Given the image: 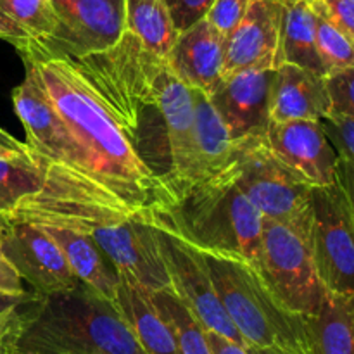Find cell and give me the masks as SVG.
Wrapping results in <instances>:
<instances>
[{
    "label": "cell",
    "mask_w": 354,
    "mask_h": 354,
    "mask_svg": "<svg viewBox=\"0 0 354 354\" xmlns=\"http://www.w3.org/2000/svg\"><path fill=\"white\" fill-rule=\"evenodd\" d=\"M31 59L62 120L92 158L102 185L133 211H165L173 197L138 158L102 100L66 59Z\"/></svg>",
    "instance_id": "6da1fadb"
},
{
    "label": "cell",
    "mask_w": 354,
    "mask_h": 354,
    "mask_svg": "<svg viewBox=\"0 0 354 354\" xmlns=\"http://www.w3.org/2000/svg\"><path fill=\"white\" fill-rule=\"evenodd\" d=\"M145 354L116 304L82 286L23 301L16 354Z\"/></svg>",
    "instance_id": "7a4b0ae2"
},
{
    "label": "cell",
    "mask_w": 354,
    "mask_h": 354,
    "mask_svg": "<svg viewBox=\"0 0 354 354\" xmlns=\"http://www.w3.org/2000/svg\"><path fill=\"white\" fill-rule=\"evenodd\" d=\"M159 214L203 254L256 266L265 218L237 185L230 165L190 187Z\"/></svg>",
    "instance_id": "3957f363"
},
{
    "label": "cell",
    "mask_w": 354,
    "mask_h": 354,
    "mask_svg": "<svg viewBox=\"0 0 354 354\" xmlns=\"http://www.w3.org/2000/svg\"><path fill=\"white\" fill-rule=\"evenodd\" d=\"M23 64L24 80L14 88L12 102L26 131L24 144L31 154L76 192L100 203L128 207L102 185L92 158L52 102L37 64L31 59H23Z\"/></svg>",
    "instance_id": "277c9868"
},
{
    "label": "cell",
    "mask_w": 354,
    "mask_h": 354,
    "mask_svg": "<svg viewBox=\"0 0 354 354\" xmlns=\"http://www.w3.org/2000/svg\"><path fill=\"white\" fill-rule=\"evenodd\" d=\"M131 144L175 204L187 189L192 166L194 95L168 64L159 75L152 97L138 111Z\"/></svg>",
    "instance_id": "5b68a950"
},
{
    "label": "cell",
    "mask_w": 354,
    "mask_h": 354,
    "mask_svg": "<svg viewBox=\"0 0 354 354\" xmlns=\"http://www.w3.org/2000/svg\"><path fill=\"white\" fill-rule=\"evenodd\" d=\"M204 256L218 297L245 346L296 351L303 341V317L275 299L258 268L242 259Z\"/></svg>",
    "instance_id": "8992f818"
},
{
    "label": "cell",
    "mask_w": 354,
    "mask_h": 354,
    "mask_svg": "<svg viewBox=\"0 0 354 354\" xmlns=\"http://www.w3.org/2000/svg\"><path fill=\"white\" fill-rule=\"evenodd\" d=\"M66 61L102 100L131 142L138 111L154 93L166 66L165 59L147 50L127 30L118 44L107 50Z\"/></svg>",
    "instance_id": "52a82bcc"
},
{
    "label": "cell",
    "mask_w": 354,
    "mask_h": 354,
    "mask_svg": "<svg viewBox=\"0 0 354 354\" xmlns=\"http://www.w3.org/2000/svg\"><path fill=\"white\" fill-rule=\"evenodd\" d=\"M256 268L275 299L290 313L311 317L327 299L328 292L311 254L308 227L263 221Z\"/></svg>",
    "instance_id": "ba28073f"
},
{
    "label": "cell",
    "mask_w": 354,
    "mask_h": 354,
    "mask_svg": "<svg viewBox=\"0 0 354 354\" xmlns=\"http://www.w3.org/2000/svg\"><path fill=\"white\" fill-rule=\"evenodd\" d=\"M230 169L237 185L265 220L310 228L313 187L273 156L265 133L234 140Z\"/></svg>",
    "instance_id": "9c48e42d"
},
{
    "label": "cell",
    "mask_w": 354,
    "mask_h": 354,
    "mask_svg": "<svg viewBox=\"0 0 354 354\" xmlns=\"http://www.w3.org/2000/svg\"><path fill=\"white\" fill-rule=\"evenodd\" d=\"M52 7L54 31L17 48L21 57L82 59L111 48L127 31V0H52Z\"/></svg>",
    "instance_id": "30bf717a"
},
{
    "label": "cell",
    "mask_w": 354,
    "mask_h": 354,
    "mask_svg": "<svg viewBox=\"0 0 354 354\" xmlns=\"http://www.w3.org/2000/svg\"><path fill=\"white\" fill-rule=\"evenodd\" d=\"M154 227L171 280V290L176 297L189 308L206 330L216 332L237 344L245 346L218 297L206 256L180 237L175 228L166 223L159 211L154 213Z\"/></svg>",
    "instance_id": "8fae6325"
},
{
    "label": "cell",
    "mask_w": 354,
    "mask_h": 354,
    "mask_svg": "<svg viewBox=\"0 0 354 354\" xmlns=\"http://www.w3.org/2000/svg\"><path fill=\"white\" fill-rule=\"evenodd\" d=\"M310 248L327 292L354 297V218L337 183L313 187Z\"/></svg>",
    "instance_id": "7c38bea8"
},
{
    "label": "cell",
    "mask_w": 354,
    "mask_h": 354,
    "mask_svg": "<svg viewBox=\"0 0 354 354\" xmlns=\"http://www.w3.org/2000/svg\"><path fill=\"white\" fill-rule=\"evenodd\" d=\"M154 213H138L85 232L106 254L118 277L133 280L151 292L171 290V280L154 227Z\"/></svg>",
    "instance_id": "4fadbf2b"
},
{
    "label": "cell",
    "mask_w": 354,
    "mask_h": 354,
    "mask_svg": "<svg viewBox=\"0 0 354 354\" xmlns=\"http://www.w3.org/2000/svg\"><path fill=\"white\" fill-rule=\"evenodd\" d=\"M0 252L9 259L21 279L33 287V292H59L80 286L57 242L41 225L9 218Z\"/></svg>",
    "instance_id": "5bb4252c"
},
{
    "label": "cell",
    "mask_w": 354,
    "mask_h": 354,
    "mask_svg": "<svg viewBox=\"0 0 354 354\" xmlns=\"http://www.w3.org/2000/svg\"><path fill=\"white\" fill-rule=\"evenodd\" d=\"M265 140L273 156L308 185L330 187L335 183L339 154L320 121L270 123Z\"/></svg>",
    "instance_id": "9a60e30c"
},
{
    "label": "cell",
    "mask_w": 354,
    "mask_h": 354,
    "mask_svg": "<svg viewBox=\"0 0 354 354\" xmlns=\"http://www.w3.org/2000/svg\"><path fill=\"white\" fill-rule=\"evenodd\" d=\"M283 0H254L241 23L227 35L225 76L279 66Z\"/></svg>",
    "instance_id": "2e32d148"
},
{
    "label": "cell",
    "mask_w": 354,
    "mask_h": 354,
    "mask_svg": "<svg viewBox=\"0 0 354 354\" xmlns=\"http://www.w3.org/2000/svg\"><path fill=\"white\" fill-rule=\"evenodd\" d=\"M273 69L225 76L209 95L214 109L228 128L232 140L263 135L270 124V85Z\"/></svg>",
    "instance_id": "e0dca14e"
},
{
    "label": "cell",
    "mask_w": 354,
    "mask_h": 354,
    "mask_svg": "<svg viewBox=\"0 0 354 354\" xmlns=\"http://www.w3.org/2000/svg\"><path fill=\"white\" fill-rule=\"evenodd\" d=\"M225 50L227 37L203 17L180 31L166 64L187 86L211 95L223 82Z\"/></svg>",
    "instance_id": "ac0fdd59"
},
{
    "label": "cell",
    "mask_w": 354,
    "mask_h": 354,
    "mask_svg": "<svg viewBox=\"0 0 354 354\" xmlns=\"http://www.w3.org/2000/svg\"><path fill=\"white\" fill-rule=\"evenodd\" d=\"M332 114L327 76L294 64L273 69L270 85V123L283 121H322Z\"/></svg>",
    "instance_id": "d6986e66"
},
{
    "label": "cell",
    "mask_w": 354,
    "mask_h": 354,
    "mask_svg": "<svg viewBox=\"0 0 354 354\" xmlns=\"http://www.w3.org/2000/svg\"><path fill=\"white\" fill-rule=\"evenodd\" d=\"M192 95L194 154L185 190L223 171L230 165L234 151V140L221 116L214 109L209 95L196 88H192Z\"/></svg>",
    "instance_id": "ffe728a7"
},
{
    "label": "cell",
    "mask_w": 354,
    "mask_h": 354,
    "mask_svg": "<svg viewBox=\"0 0 354 354\" xmlns=\"http://www.w3.org/2000/svg\"><path fill=\"white\" fill-rule=\"evenodd\" d=\"M41 227L57 242L78 282L102 296L104 299L116 304L120 277L95 241L88 234L76 228L55 227V225H41Z\"/></svg>",
    "instance_id": "44dd1931"
},
{
    "label": "cell",
    "mask_w": 354,
    "mask_h": 354,
    "mask_svg": "<svg viewBox=\"0 0 354 354\" xmlns=\"http://www.w3.org/2000/svg\"><path fill=\"white\" fill-rule=\"evenodd\" d=\"M116 306L145 354H178L171 327L156 306L151 290L120 277Z\"/></svg>",
    "instance_id": "7402d4cb"
},
{
    "label": "cell",
    "mask_w": 354,
    "mask_h": 354,
    "mask_svg": "<svg viewBox=\"0 0 354 354\" xmlns=\"http://www.w3.org/2000/svg\"><path fill=\"white\" fill-rule=\"evenodd\" d=\"M299 348L306 354H354V322L349 297L328 292L317 313L303 317Z\"/></svg>",
    "instance_id": "603a6c76"
},
{
    "label": "cell",
    "mask_w": 354,
    "mask_h": 354,
    "mask_svg": "<svg viewBox=\"0 0 354 354\" xmlns=\"http://www.w3.org/2000/svg\"><path fill=\"white\" fill-rule=\"evenodd\" d=\"M280 64H294L320 76H327L318 55L317 14L310 0H283L279 48Z\"/></svg>",
    "instance_id": "cb8c5ba5"
},
{
    "label": "cell",
    "mask_w": 354,
    "mask_h": 354,
    "mask_svg": "<svg viewBox=\"0 0 354 354\" xmlns=\"http://www.w3.org/2000/svg\"><path fill=\"white\" fill-rule=\"evenodd\" d=\"M54 28L52 0H0V40L16 50L45 40Z\"/></svg>",
    "instance_id": "d4e9b609"
},
{
    "label": "cell",
    "mask_w": 354,
    "mask_h": 354,
    "mask_svg": "<svg viewBox=\"0 0 354 354\" xmlns=\"http://www.w3.org/2000/svg\"><path fill=\"white\" fill-rule=\"evenodd\" d=\"M127 30L165 61L180 35L166 0H127Z\"/></svg>",
    "instance_id": "484cf974"
},
{
    "label": "cell",
    "mask_w": 354,
    "mask_h": 354,
    "mask_svg": "<svg viewBox=\"0 0 354 354\" xmlns=\"http://www.w3.org/2000/svg\"><path fill=\"white\" fill-rule=\"evenodd\" d=\"M152 299L171 327L178 354H213L206 330L173 290H152Z\"/></svg>",
    "instance_id": "4316f807"
},
{
    "label": "cell",
    "mask_w": 354,
    "mask_h": 354,
    "mask_svg": "<svg viewBox=\"0 0 354 354\" xmlns=\"http://www.w3.org/2000/svg\"><path fill=\"white\" fill-rule=\"evenodd\" d=\"M317 48L327 76L354 68V41L320 16H317Z\"/></svg>",
    "instance_id": "83f0119b"
},
{
    "label": "cell",
    "mask_w": 354,
    "mask_h": 354,
    "mask_svg": "<svg viewBox=\"0 0 354 354\" xmlns=\"http://www.w3.org/2000/svg\"><path fill=\"white\" fill-rule=\"evenodd\" d=\"M315 14L354 41V0H310Z\"/></svg>",
    "instance_id": "f1b7e54d"
},
{
    "label": "cell",
    "mask_w": 354,
    "mask_h": 354,
    "mask_svg": "<svg viewBox=\"0 0 354 354\" xmlns=\"http://www.w3.org/2000/svg\"><path fill=\"white\" fill-rule=\"evenodd\" d=\"M339 156L354 162V120L344 114L332 113L320 121Z\"/></svg>",
    "instance_id": "f546056e"
},
{
    "label": "cell",
    "mask_w": 354,
    "mask_h": 354,
    "mask_svg": "<svg viewBox=\"0 0 354 354\" xmlns=\"http://www.w3.org/2000/svg\"><path fill=\"white\" fill-rule=\"evenodd\" d=\"M327 86L332 99V113L354 120V68L328 75Z\"/></svg>",
    "instance_id": "4dcf8cb0"
},
{
    "label": "cell",
    "mask_w": 354,
    "mask_h": 354,
    "mask_svg": "<svg viewBox=\"0 0 354 354\" xmlns=\"http://www.w3.org/2000/svg\"><path fill=\"white\" fill-rule=\"evenodd\" d=\"M254 0H214L206 14V19L227 37L239 23Z\"/></svg>",
    "instance_id": "1f68e13d"
},
{
    "label": "cell",
    "mask_w": 354,
    "mask_h": 354,
    "mask_svg": "<svg viewBox=\"0 0 354 354\" xmlns=\"http://www.w3.org/2000/svg\"><path fill=\"white\" fill-rule=\"evenodd\" d=\"M213 2L214 0H166L178 31L187 30L194 23L206 17L207 10L213 6Z\"/></svg>",
    "instance_id": "d6a6232c"
},
{
    "label": "cell",
    "mask_w": 354,
    "mask_h": 354,
    "mask_svg": "<svg viewBox=\"0 0 354 354\" xmlns=\"http://www.w3.org/2000/svg\"><path fill=\"white\" fill-rule=\"evenodd\" d=\"M21 327H23V303L0 311V354H16Z\"/></svg>",
    "instance_id": "836d02e7"
},
{
    "label": "cell",
    "mask_w": 354,
    "mask_h": 354,
    "mask_svg": "<svg viewBox=\"0 0 354 354\" xmlns=\"http://www.w3.org/2000/svg\"><path fill=\"white\" fill-rule=\"evenodd\" d=\"M335 183L344 196L346 204L354 218V162L339 156L337 169H335Z\"/></svg>",
    "instance_id": "e575fe53"
},
{
    "label": "cell",
    "mask_w": 354,
    "mask_h": 354,
    "mask_svg": "<svg viewBox=\"0 0 354 354\" xmlns=\"http://www.w3.org/2000/svg\"><path fill=\"white\" fill-rule=\"evenodd\" d=\"M0 292L9 294V296L28 294L23 287V279L2 252H0Z\"/></svg>",
    "instance_id": "d590c367"
},
{
    "label": "cell",
    "mask_w": 354,
    "mask_h": 354,
    "mask_svg": "<svg viewBox=\"0 0 354 354\" xmlns=\"http://www.w3.org/2000/svg\"><path fill=\"white\" fill-rule=\"evenodd\" d=\"M204 330H206V328H204ZM206 337L213 354H252L249 351V348L237 344V342L230 341V339L223 337V335L216 334V332L206 330Z\"/></svg>",
    "instance_id": "8d00e7d4"
},
{
    "label": "cell",
    "mask_w": 354,
    "mask_h": 354,
    "mask_svg": "<svg viewBox=\"0 0 354 354\" xmlns=\"http://www.w3.org/2000/svg\"><path fill=\"white\" fill-rule=\"evenodd\" d=\"M0 145H3V147L10 149V151H16V152H21V154H28L30 152V149H28L26 144H23V142H19L17 138H14L12 135L7 133L3 128H0Z\"/></svg>",
    "instance_id": "74e56055"
},
{
    "label": "cell",
    "mask_w": 354,
    "mask_h": 354,
    "mask_svg": "<svg viewBox=\"0 0 354 354\" xmlns=\"http://www.w3.org/2000/svg\"><path fill=\"white\" fill-rule=\"evenodd\" d=\"M28 294H30V292H28ZM28 294H24V296H9V294L0 292V311L6 310V308L16 306V304L23 303V301L28 297Z\"/></svg>",
    "instance_id": "f35d334b"
},
{
    "label": "cell",
    "mask_w": 354,
    "mask_h": 354,
    "mask_svg": "<svg viewBox=\"0 0 354 354\" xmlns=\"http://www.w3.org/2000/svg\"><path fill=\"white\" fill-rule=\"evenodd\" d=\"M252 354H306L301 348H297L296 351H287V349L280 348H268V349H249Z\"/></svg>",
    "instance_id": "ab89813d"
},
{
    "label": "cell",
    "mask_w": 354,
    "mask_h": 354,
    "mask_svg": "<svg viewBox=\"0 0 354 354\" xmlns=\"http://www.w3.org/2000/svg\"><path fill=\"white\" fill-rule=\"evenodd\" d=\"M21 156H30V152L28 154H21V152L10 151V149L0 145V158H21Z\"/></svg>",
    "instance_id": "60d3db41"
},
{
    "label": "cell",
    "mask_w": 354,
    "mask_h": 354,
    "mask_svg": "<svg viewBox=\"0 0 354 354\" xmlns=\"http://www.w3.org/2000/svg\"><path fill=\"white\" fill-rule=\"evenodd\" d=\"M7 223H9V216L0 213V244H2V235H3V230H6Z\"/></svg>",
    "instance_id": "b9f144b4"
},
{
    "label": "cell",
    "mask_w": 354,
    "mask_h": 354,
    "mask_svg": "<svg viewBox=\"0 0 354 354\" xmlns=\"http://www.w3.org/2000/svg\"><path fill=\"white\" fill-rule=\"evenodd\" d=\"M349 301H351V311H353V322H354V297H351Z\"/></svg>",
    "instance_id": "7bdbcfd3"
},
{
    "label": "cell",
    "mask_w": 354,
    "mask_h": 354,
    "mask_svg": "<svg viewBox=\"0 0 354 354\" xmlns=\"http://www.w3.org/2000/svg\"><path fill=\"white\" fill-rule=\"evenodd\" d=\"M24 354H30V353H24Z\"/></svg>",
    "instance_id": "ee69618b"
}]
</instances>
